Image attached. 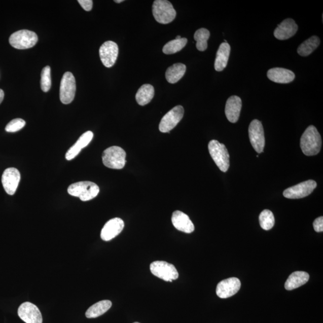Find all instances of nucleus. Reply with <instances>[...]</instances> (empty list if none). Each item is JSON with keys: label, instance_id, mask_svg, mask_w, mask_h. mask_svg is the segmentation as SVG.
I'll use <instances>...</instances> for the list:
<instances>
[{"label": "nucleus", "instance_id": "a878e982", "mask_svg": "<svg viewBox=\"0 0 323 323\" xmlns=\"http://www.w3.org/2000/svg\"><path fill=\"white\" fill-rule=\"evenodd\" d=\"M155 89L153 86L149 84H145L141 86L136 93L135 98L136 102L140 105L149 104L154 97Z\"/></svg>", "mask_w": 323, "mask_h": 323}, {"label": "nucleus", "instance_id": "4be33fe9", "mask_svg": "<svg viewBox=\"0 0 323 323\" xmlns=\"http://www.w3.org/2000/svg\"><path fill=\"white\" fill-rule=\"evenodd\" d=\"M231 46L227 42L222 43L219 46L214 62V68L217 71H222L228 65Z\"/></svg>", "mask_w": 323, "mask_h": 323}, {"label": "nucleus", "instance_id": "f8f14e48", "mask_svg": "<svg viewBox=\"0 0 323 323\" xmlns=\"http://www.w3.org/2000/svg\"><path fill=\"white\" fill-rule=\"evenodd\" d=\"M18 314L26 323H42L43 317L38 306L31 302H24L20 305Z\"/></svg>", "mask_w": 323, "mask_h": 323}, {"label": "nucleus", "instance_id": "bb28decb", "mask_svg": "<svg viewBox=\"0 0 323 323\" xmlns=\"http://www.w3.org/2000/svg\"><path fill=\"white\" fill-rule=\"evenodd\" d=\"M320 40L317 36H312L299 46L298 53L302 56H308L318 47Z\"/></svg>", "mask_w": 323, "mask_h": 323}, {"label": "nucleus", "instance_id": "0eeeda50", "mask_svg": "<svg viewBox=\"0 0 323 323\" xmlns=\"http://www.w3.org/2000/svg\"><path fill=\"white\" fill-rule=\"evenodd\" d=\"M152 274L166 282H172L178 278V273L175 266L164 261H155L151 266Z\"/></svg>", "mask_w": 323, "mask_h": 323}, {"label": "nucleus", "instance_id": "dca6fc26", "mask_svg": "<svg viewBox=\"0 0 323 323\" xmlns=\"http://www.w3.org/2000/svg\"><path fill=\"white\" fill-rule=\"evenodd\" d=\"M124 222L120 218H114L106 223L101 232V238L102 240L109 241L115 238L124 229Z\"/></svg>", "mask_w": 323, "mask_h": 323}, {"label": "nucleus", "instance_id": "9b49d317", "mask_svg": "<svg viewBox=\"0 0 323 323\" xmlns=\"http://www.w3.org/2000/svg\"><path fill=\"white\" fill-rule=\"evenodd\" d=\"M317 186V183L312 180H309L285 189L283 192V195L288 199L305 198L311 194Z\"/></svg>", "mask_w": 323, "mask_h": 323}, {"label": "nucleus", "instance_id": "4c0bfd02", "mask_svg": "<svg viewBox=\"0 0 323 323\" xmlns=\"http://www.w3.org/2000/svg\"><path fill=\"white\" fill-rule=\"evenodd\" d=\"M134 323H139V322H134Z\"/></svg>", "mask_w": 323, "mask_h": 323}, {"label": "nucleus", "instance_id": "c9c22d12", "mask_svg": "<svg viewBox=\"0 0 323 323\" xmlns=\"http://www.w3.org/2000/svg\"><path fill=\"white\" fill-rule=\"evenodd\" d=\"M123 2H124V0H115V2L116 3H121Z\"/></svg>", "mask_w": 323, "mask_h": 323}, {"label": "nucleus", "instance_id": "b1692460", "mask_svg": "<svg viewBox=\"0 0 323 323\" xmlns=\"http://www.w3.org/2000/svg\"><path fill=\"white\" fill-rule=\"evenodd\" d=\"M186 71V66L181 63L175 64L166 69L165 78L166 81L171 84L178 82L183 76Z\"/></svg>", "mask_w": 323, "mask_h": 323}, {"label": "nucleus", "instance_id": "20e7f679", "mask_svg": "<svg viewBox=\"0 0 323 323\" xmlns=\"http://www.w3.org/2000/svg\"><path fill=\"white\" fill-rule=\"evenodd\" d=\"M208 150L209 154L220 170L224 172H227L230 165V156L226 146L213 139L209 142Z\"/></svg>", "mask_w": 323, "mask_h": 323}, {"label": "nucleus", "instance_id": "c85d7f7f", "mask_svg": "<svg viewBox=\"0 0 323 323\" xmlns=\"http://www.w3.org/2000/svg\"><path fill=\"white\" fill-rule=\"evenodd\" d=\"M187 43L188 39L186 38L173 40V41L166 43L164 47L163 48V52L166 55L174 54L184 48Z\"/></svg>", "mask_w": 323, "mask_h": 323}, {"label": "nucleus", "instance_id": "6e6552de", "mask_svg": "<svg viewBox=\"0 0 323 323\" xmlns=\"http://www.w3.org/2000/svg\"><path fill=\"white\" fill-rule=\"evenodd\" d=\"M76 90L75 76L71 72H66L63 75L60 85L59 96L63 104H70L75 98Z\"/></svg>", "mask_w": 323, "mask_h": 323}, {"label": "nucleus", "instance_id": "aec40b11", "mask_svg": "<svg viewBox=\"0 0 323 323\" xmlns=\"http://www.w3.org/2000/svg\"><path fill=\"white\" fill-rule=\"evenodd\" d=\"M94 137V134L92 131H87L81 136L78 141L69 149L65 155V158L68 161L74 159L79 154L83 148L87 146Z\"/></svg>", "mask_w": 323, "mask_h": 323}, {"label": "nucleus", "instance_id": "f03ea898", "mask_svg": "<svg viewBox=\"0 0 323 323\" xmlns=\"http://www.w3.org/2000/svg\"><path fill=\"white\" fill-rule=\"evenodd\" d=\"M99 192L98 186L88 181L73 183L68 188L69 195L79 198L82 201H88L95 198Z\"/></svg>", "mask_w": 323, "mask_h": 323}, {"label": "nucleus", "instance_id": "423d86ee", "mask_svg": "<svg viewBox=\"0 0 323 323\" xmlns=\"http://www.w3.org/2000/svg\"><path fill=\"white\" fill-rule=\"evenodd\" d=\"M38 42V35L34 32L26 29L15 32L9 38V43L12 47L21 50L34 47Z\"/></svg>", "mask_w": 323, "mask_h": 323}, {"label": "nucleus", "instance_id": "2eb2a0df", "mask_svg": "<svg viewBox=\"0 0 323 323\" xmlns=\"http://www.w3.org/2000/svg\"><path fill=\"white\" fill-rule=\"evenodd\" d=\"M241 288V281L237 278L224 279L219 283L216 288V294L219 298L226 299L237 294Z\"/></svg>", "mask_w": 323, "mask_h": 323}, {"label": "nucleus", "instance_id": "7ed1b4c3", "mask_svg": "<svg viewBox=\"0 0 323 323\" xmlns=\"http://www.w3.org/2000/svg\"><path fill=\"white\" fill-rule=\"evenodd\" d=\"M152 12L156 21L162 24L172 22L176 15L172 5L167 0H156L153 3Z\"/></svg>", "mask_w": 323, "mask_h": 323}, {"label": "nucleus", "instance_id": "cd10ccee", "mask_svg": "<svg viewBox=\"0 0 323 323\" xmlns=\"http://www.w3.org/2000/svg\"><path fill=\"white\" fill-rule=\"evenodd\" d=\"M210 36V33L207 29L200 28L194 34V39L196 42V48L199 51H205L208 47L207 41Z\"/></svg>", "mask_w": 323, "mask_h": 323}, {"label": "nucleus", "instance_id": "c756f323", "mask_svg": "<svg viewBox=\"0 0 323 323\" xmlns=\"http://www.w3.org/2000/svg\"><path fill=\"white\" fill-rule=\"evenodd\" d=\"M259 223L261 228L265 231H269L274 227L275 218L273 213L269 209H265L259 216Z\"/></svg>", "mask_w": 323, "mask_h": 323}, {"label": "nucleus", "instance_id": "5701e85b", "mask_svg": "<svg viewBox=\"0 0 323 323\" xmlns=\"http://www.w3.org/2000/svg\"><path fill=\"white\" fill-rule=\"evenodd\" d=\"M309 279V275L307 272L304 271H296L289 276L287 281L285 283V289L287 291L301 287L307 282Z\"/></svg>", "mask_w": 323, "mask_h": 323}, {"label": "nucleus", "instance_id": "4468645a", "mask_svg": "<svg viewBox=\"0 0 323 323\" xmlns=\"http://www.w3.org/2000/svg\"><path fill=\"white\" fill-rule=\"evenodd\" d=\"M21 181V174L17 169L9 168L3 172L2 182L6 192L9 195H13L17 190Z\"/></svg>", "mask_w": 323, "mask_h": 323}, {"label": "nucleus", "instance_id": "a211bd4d", "mask_svg": "<svg viewBox=\"0 0 323 323\" xmlns=\"http://www.w3.org/2000/svg\"><path fill=\"white\" fill-rule=\"evenodd\" d=\"M172 225L180 231L191 234L194 231L195 226L189 216L181 211L173 212L171 219Z\"/></svg>", "mask_w": 323, "mask_h": 323}, {"label": "nucleus", "instance_id": "f257e3e1", "mask_svg": "<svg viewBox=\"0 0 323 323\" xmlns=\"http://www.w3.org/2000/svg\"><path fill=\"white\" fill-rule=\"evenodd\" d=\"M321 135L314 126H308L301 138V148L306 156L317 155L321 148Z\"/></svg>", "mask_w": 323, "mask_h": 323}, {"label": "nucleus", "instance_id": "e433bc0d", "mask_svg": "<svg viewBox=\"0 0 323 323\" xmlns=\"http://www.w3.org/2000/svg\"><path fill=\"white\" fill-rule=\"evenodd\" d=\"M182 39V37L181 35H178L176 37L175 39Z\"/></svg>", "mask_w": 323, "mask_h": 323}, {"label": "nucleus", "instance_id": "412c9836", "mask_svg": "<svg viewBox=\"0 0 323 323\" xmlns=\"http://www.w3.org/2000/svg\"><path fill=\"white\" fill-rule=\"evenodd\" d=\"M267 76L271 81L278 83H289L294 81L295 75L289 69L274 68L269 69Z\"/></svg>", "mask_w": 323, "mask_h": 323}, {"label": "nucleus", "instance_id": "f704fd0d", "mask_svg": "<svg viewBox=\"0 0 323 323\" xmlns=\"http://www.w3.org/2000/svg\"><path fill=\"white\" fill-rule=\"evenodd\" d=\"M5 93L4 91H3L2 89H0V104L3 101V99H4Z\"/></svg>", "mask_w": 323, "mask_h": 323}, {"label": "nucleus", "instance_id": "7c9ffc66", "mask_svg": "<svg viewBox=\"0 0 323 323\" xmlns=\"http://www.w3.org/2000/svg\"><path fill=\"white\" fill-rule=\"evenodd\" d=\"M51 67L46 66L43 68L41 74V88L42 91L48 92L51 88Z\"/></svg>", "mask_w": 323, "mask_h": 323}, {"label": "nucleus", "instance_id": "ddd939ff", "mask_svg": "<svg viewBox=\"0 0 323 323\" xmlns=\"http://www.w3.org/2000/svg\"><path fill=\"white\" fill-rule=\"evenodd\" d=\"M99 52L103 65L106 67L111 68L115 65L117 60L119 53L118 46L114 42H106L103 43Z\"/></svg>", "mask_w": 323, "mask_h": 323}, {"label": "nucleus", "instance_id": "2f4dec72", "mask_svg": "<svg viewBox=\"0 0 323 323\" xmlns=\"http://www.w3.org/2000/svg\"><path fill=\"white\" fill-rule=\"evenodd\" d=\"M25 124L24 120L19 118L13 119L7 125L5 130L8 132H18L24 128Z\"/></svg>", "mask_w": 323, "mask_h": 323}, {"label": "nucleus", "instance_id": "473e14b6", "mask_svg": "<svg viewBox=\"0 0 323 323\" xmlns=\"http://www.w3.org/2000/svg\"><path fill=\"white\" fill-rule=\"evenodd\" d=\"M313 226L315 232H322L323 231V218L319 217L316 219L313 223Z\"/></svg>", "mask_w": 323, "mask_h": 323}, {"label": "nucleus", "instance_id": "6ab92c4d", "mask_svg": "<svg viewBox=\"0 0 323 323\" xmlns=\"http://www.w3.org/2000/svg\"><path fill=\"white\" fill-rule=\"evenodd\" d=\"M242 100L238 96H232L226 102L225 114L228 121L231 123L237 122L240 116Z\"/></svg>", "mask_w": 323, "mask_h": 323}, {"label": "nucleus", "instance_id": "1a4fd4ad", "mask_svg": "<svg viewBox=\"0 0 323 323\" xmlns=\"http://www.w3.org/2000/svg\"><path fill=\"white\" fill-rule=\"evenodd\" d=\"M248 134L253 149L258 153L264 152L265 139L264 127L261 121L253 120L249 126Z\"/></svg>", "mask_w": 323, "mask_h": 323}, {"label": "nucleus", "instance_id": "72a5a7b5", "mask_svg": "<svg viewBox=\"0 0 323 323\" xmlns=\"http://www.w3.org/2000/svg\"><path fill=\"white\" fill-rule=\"evenodd\" d=\"M78 3L85 11L87 12L91 11L93 6L92 0H79Z\"/></svg>", "mask_w": 323, "mask_h": 323}, {"label": "nucleus", "instance_id": "9d476101", "mask_svg": "<svg viewBox=\"0 0 323 323\" xmlns=\"http://www.w3.org/2000/svg\"><path fill=\"white\" fill-rule=\"evenodd\" d=\"M184 113V108L182 105L175 106L162 118L159 126V131L163 133L170 132L181 121Z\"/></svg>", "mask_w": 323, "mask_h": 323}, {"label": "nucleus", "instance_id": "39448f33", "mask_svg": "<svg viewBox=\"0 0 323 323\" xmlns=\"http://www.w3.org/2000/svg\"><path fill=\"white\" fill-rule=\"evenodd\" d=\"M126 152L119 146H112L105 150L102 153V162L111 169H121L126 164Z\"/></svg>", "mask_w": 323, "mask_h": 323}, {"label": "nucleus", "instance_id": "f3484780", "mask_svg": "<svg viewBox=\"0 0 323 323\" xmlns=\"http://www.w3.org/2000/svg\"><path fill=\"white\" fill-rule=\"evenodd\" d=\"M298 29V26L294 19L288 18L283 21L275 29L274 34L275 38L279 41H285L296 34Z\"/></svg>", "mask_w": 323, "mask_h": 323}, {"label": "nucleus", "instance_id": "393cba45", "mask_svg": "<svg viewBox=\"0 0 323 323\" xmlns=\"http://www.w3.org/2000/svg\"><path fill=\"white\" fill-rule=\"evenodd\" d=\"M112 302L109 300H104V301L96 303L86 312V317L88 318H97L108 311L112 307Z\"/></svg>", "mask_w": 323, "mask_h": 323}]
</instances>
